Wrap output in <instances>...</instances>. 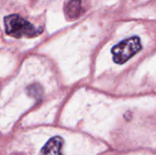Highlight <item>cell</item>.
<instances>
[{
  "label": "cell",
  "instance_id": "2",
  "mask_svg": "<svg viewBox=\"0 0 156 155\" xmlns=\"http://www.w3.org/2000/svg\"><path fill=\"white\" fill-rule=\"evenodd\" d=\"M5 26L6 34L15 37H34L43 32L41 26L33 25L28 20L18 15H10L5 18Z\"/></svg>",
  "mask_w": 156,
  "mask_h": 155
},
{
  "label": "cell",
  "instance_id": "5",
  "mask_svg": "<svg viewBox=\"0 0 156 155\" xmlns=\"http://www.w3.org/2000/svg\"><path fill=\"white\" fill-rule=\"evenodd\" d=\"M100 155V154H99ZM112 155V154H110ZM113 155V154H112ZM122 155H155L154 153H143V152H139V153H126V154H122Z\"/></svg>",
  "mask_w": 156,
  "mask_h": 155
},
{
  "label": "cell",
  "instance_id": "1",
  "mask_svg": "<svg viewBox=\"0 0 156 155\" xmlns=\"http://www.w3.org/2000/svg\"><path fill=\"white\" fill-rule=\"evenodd\" d=\"M105 150L100 140L54 128L23 131L0 145L1 155H99Z\"/></svg>",
  "mask_w": 156,
  "mask_h": 155
},
{
  "label": "cell",
  "instance_id": "6",
  "mask_svg": "<svg viewBox=\"0 0 156 155\" xmlns=\"http://www.w3.org/2000/svg\"><path fill=\"white\" fill-rule=\"evenodd\" d=\"M0 155H1V154H0Z\"/></svg>",
  "mask_w": 156,
  "mask_h": 155
},
{
  "label": "cell",
  "instance_id": "4",
  "mask_svg": "<svg viewBox=\"0 0 156 155\" xmlns=\"http://www.w3.org/2000/svg\"><path fill=\"white\" fill-rule=\"evenodd\" d=\"M82 11V5L80 0H69L65 5V14L69 19H75L79 17Z\"/></svg>",
  "mask_w": 156,
  "mask_h": 155
},
{
  "label": "cell",
  "instance_id": "3",
  "mask_svg": "<svg viewBox=\"0 0 156 155\" xmlns=\"http://www.w3.org/2000/svg\"><path fill=\"white\" fill-rule=\"evenodd\" d=\"M142 49L141 40L138 37L126 38L112 49L113 60L117 64H123Z\"/></svg>",
  "mask_w": 156,
  "mask_h": 155
}]
</instances>
